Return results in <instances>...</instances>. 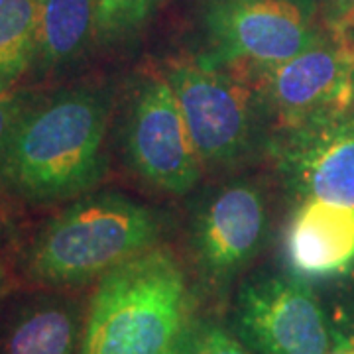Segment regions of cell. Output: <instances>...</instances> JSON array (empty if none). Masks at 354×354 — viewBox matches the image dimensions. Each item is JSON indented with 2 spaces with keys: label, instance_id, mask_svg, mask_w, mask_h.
Listing matches in <instances>:
<instances>
[{
  "label": "cell",
  "instance_id": "obj_1",
  "mask_svg": "<svg viewBox=\"0 0 354 354\" xmlns=\"http://www.w3.org/2000/svg\"><path fill=\"white\" fill-rule=\"evenodd\" d=\"M111 106L102 83L36 93L0 142V197L48 207L91 193L106 171Z\"/></svg>",
  "mask_w": 354,
  "mask_h": 354
},
{
  "label": "cell",
  "instance_id": "obj_2",
  "mask_svg": "<svg viewBox=\"0 0 354 354\" xmlns=\"http://www.w3.org/2000/svg\"><path fill=\"white\" fill-rule=\"evenodd\" d=\"M156 211L120 193H87L36 232L22 260L24 278L46 290H77L158 246Z\"/></svg>",
  "mask_w": 354,
  "mask_h": 354
},
{
  "label": "cell",
  "instance_id": "obj_3",
  "mask_svg": "<svg viewBox=\"0 0 354 354\" xmlns=\"http://www.w3.org/2000/svg\"><path fill=\"white\" fill-rule=\"evenodd\" d=\"M189 325L183 268L171 250L156 246L97 281L81 354H176Z\"/></svg>",
  "mask_w": 354,
  "mask_h": 354
},
{
  "label": "cell",
  "instance_id": "obj_4",
  "mask_svg": "<svg viewBox=\"0 0 354 354\" xmlns=\"http://www.w3.org/2000/svg\"><path fill=\"white\" fill-rule=\"evenodd\" d=\"M164 77L205 167H234L270 144L272 124L248 75L201 55L174 64Z\"/></svg>",
  "mask_w": 354,
  "mask_h": 354
},
{
  "label": "cell",
  "instance_id": "obj_5",
  "mask_svg": "<svg viewBox=\"0 0 354 354\" xmlns=\"http://www.w3.org/2000/svg\"><path fill=\"white\" fill-rule=\"evenodd\" d=\"M323 28L317 0H207L203 57L252 73L297 55Z\"/></svg>",
  "mask_w": 354,
  "mask_h": 354
},
{
  "label": "cell",
  "instance_id": "obj_6",
  "mask_svg": "<svg viewBox=\"0 0 354 354\" xmlns=\"http://www.w3.org/2000/svg\"><path fill=\"white\" fill-rule=\"evenodd\" d=\"M250 77L276 130L351 114L354 104V34L323 28L319 38L281 64Z\"/></svg>",
  "mask_w": 354,
  "mask_h": 354
},
{
  "label": "cell",
  "instance_id": "obj_7",
  "mask_svg": "<svg viewBox=\"0 0 354 354\" xmlns=\"http://www.w3.org/2000/svg\"><path fill=\"white\" fill-rule=\"evenodd\" d=\"M130 167L153 189L185 195L203 177V165L164 75L146 77L136 88L124 122Z\"/></svg>",
  "mask_w": 354,
  "mask_h": 354
},
{
  "label": "cell",
  "instance_id": "obj_8",
  "mask_svg": "<svg viewBox=\"0 0 354 354\" xmlns=\"http://www.w3.org/2000/svg\"><path fill=\"white\" fill-rule=\"evenodd\" d=\"M234 325L256 354H327V317L311 288L295 278L260 276L239 291Z\"/></svg>",
  "mask_w": 354,
  "mask_h": 354
},
{
  "label": "cell",
  "instance_id": "obj_9",
  "mask_svg": "<svg viewBox=\"0 0 354 354\" xmlns=\"http://www.w3.org/2000/svg\"><path fill=\"white\" fill-rule=\"evenodd\" d=\"M268 234L264 191L250 181H230L205 195L189 228L195 264L211 281L225 283L254 260Z\"/></svg>",
  "mask_w": 354,
  "mask_h": 354
},
{
  "label": "cell",
  "instance_id": "obj_10",
  "mask_svg": "<svg viewBox=\"0 0 354 354\" xmlns=\"http://www.w3.org/2000/svg\"><path fill=\"white\" fill-rule=\"evenodd\" d=\"M268 150L286 185L301 199L354 209V116L276 130Z\"/></svg>",
  "mask_w": 354,
  "mask_h": 354
},
{
  "label": "cell",
  "instance_id": "obj_11",
  "mask_svg": "<svg viewBox=\"0 0 354 354\" xmlns=\"http://www.w3.org/2000/svg\"><path fill=\"white\" fill-rule=\"evenodd\" d=\"M87 305L65 290L0 301V354H81Z\"/></svg>",
  "mask_w": 354,
  "mask_h": 354
},
{
  "label": "cell",
  "instance_id": "obj_12",
  "mask_svg": "<svg viewBox=\"0 0 354 354\" xmlns=\"http://www.w3.org/2000/svg\"><path fill=\"white\" fill-rule=\"evenodd\" d=\"M286 258L301 278H329L354 264V209L304 199L286 228Z\"/></svg>",
  "mask_w": 354,
  "mask_h": 354
},
{
  "label": "cell",
  "instance_id": "obj_13",
  "mask_svg": "<svg viewBox=\"0 0 354 354\" xmlns=\"http://www.w3.org/2000/svg\"><path fill=\"white\" fill-rule=\"evenodd\" d=\"M99 39L97 0H39L36 51L30 71L39 77L64 73Z\"/></svg>",
  "mask_w": 354,
  "mask_h": 354
},
{
  "label": "cell",
  "instance_id": "obj_14",
  "mask_svg": "<svg viewBox=\"0 0 354 354\" xmlns=\"http://www.w3.org/2000/svg\"><path fill=\"white\" fill-rule=\"evenodd\" d=\"M39 0H0V81L14 87L34 62Z\"/></svg>",
  "mask_w": 354,
  "mask_h": 354
},
{
  "label": "cell",
  "instance_id": "obj_15",
  "mask_svg": "<svg viewBox=\"0 0 354 354\" xmlns=\"http://www.w3.org/2000/svg\"><path fill=\"white\" fill-rule=\"evenodd\" d=\"M99 4V39L114 44L128 39L142 30L162 0H97Z\"/></svg>",
  "mask_w": 354,
  "mask_h": 354
},
{
  "label": "cell",
  "instance_id": "obj_16",
  "mask_svg": "<svg viewBox=\"0 0 354 354\" xmlns=\"http://www.w3.org/2000/svg\"><path fill=\"white\" fill-rule=\"evenodd\" d=\"M176 354H256L242 339L211 321H191Z\"/></svg>",
  "mask_w": 354,
  "mask_h": 354
},
{
  "label": "cell",
  "instance_id": "obj_17",
  "mask_svg": "<svg viewBox=\"0 0 354 354\" xmlns=\"http://www.w3.org/2000/svg\"><path fill=\"white\" fill-rule=\"evenodd\" d=\"M36 97L32 88L24 87H8L0 91V142L4 140L8 128L16 120V116L24 111L28 102Z\"/></svg>",
  "mask_w": 354,
  "mask_h": 354
},
{
  "label": "cell",
  "instance_id": "obj_18",
  "mask_svg": "<svg viewBox=\"0 0 354 354\" xmlns=\"http://www.w3.org/2000/svg\"><path fill=\"white\" fill-rule=\"evenodd\" d=\"M321 16L327 28L353 32L354 0H321Z\"/></svg>",
  "mask_w": 354,
  "mask_h": 354
},
{
  "label": "cell",
  "instance_id": "obj_19",
  "mask_svg": "<svg viewBox=\"0 0 354 354\" xmlns=\"http://www.w3.org/2000/svg\"><path fill=\"white\" fill-rule=\"evenodd\" d=\"M8 288V272H6V268L0 264V299H2V295H4V291Z\"/></svg>",
  "mask_w": 354,
  "mask_h": 354
},
{
  "label": "cell",
  "instance_id": "obj_20",
  "mask_svg": "<svg viewBox=\"0 0 354 354\" xmlns=\"http://www.w3.org/2000/svg\"><path fill=\"white\" fill-rule=\"evenodd\" d=\"M346 348H348V346H339V348H335V351H329L327 354H346Z\"/></svg>",
  "mask_w": 354,
  "mask_h": 354
},
{
  "label": "cell",
  "instance_id": "obj_21",
  "mask_svg": "<svg viewBox=\"0 0 354 354\" xmlns=\"http://www.w3.org/2000/svg\"><path fill=\"white\" fill-rule=\"evenodd\" d=\"M346 354H354V346H348V348H346Z\"/></svg>",
  "mask_w": 354,
  "mask_h": 354
},
{
  "label": "cell",
  "instance_id": "obj_22",
  "mask_svg": "<svg viewBox=\"0 0 354 354\" xmlns=\"http://www.w3.org/2000/svg\"><path fill=\"white\" fill-rule=\"evenodd\" d=\"M4 88H8V85H4V83L0 81V91H4Z\"/></svg>",
  "mask_w": 354,
  "mask_h": 354
},
{
  "label": "cell",
  "instance_id": "obj_23",
  "mask_svg": "<svg viewBox=\"0 0 354 354\" xmlns=\"http://www.w3.org/2000/svg\"><path fill=\"white\" fill-rule=\"evenodd\" d=\"M353 34H354V28H353Z\"/></svg>",
  "mask_w": 354,
  "mask_h": 354
}]
</instances>
